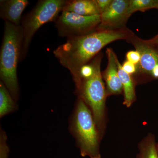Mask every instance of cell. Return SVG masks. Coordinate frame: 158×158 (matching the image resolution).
<instances>
[{"instance_id":"6da1fadb","label":"cell","mask_w":158,"mask_h":158,"mask_svg":"<svg viewBox=\"0 0 158 158\" xmlns=\"http://www.w3.org/2000/svg\"><path fill=\"white\" fill-rule=\"evenodd\" d=\"M135 34L126 27L97 29L89 34L67 38L53 54L60 64L70 71L75 83L82 66L90 62L106 45L120 40L128 41Z\"/></svg>"},{"instance_id":"7a4b0ae2","label":"cell","mask_w":158,"mask_h":158,"mask_svg":"<svg viewBox=\"0 0 158 158\" xmlns=\"http://www.w3.org/2000/svg\"><path fill=\"white\" fill-rule=\"evenodd\" d=\"M23 42L21 26L5 22L0 52V78L16 102L19 96L17 66L21 56Z\"/></svg>"},{"instance_id":"3957f363","label":"cell","mask_w":158,"mask_h":158,"mask_svg":"<svg viewBox=\"0 0 158 158\" xmlns=\"http://www.w3.org/2000/svg\"><path fill=\"white\" fill-rule=\"evenodd\" d=\"M69 130L75 139L82 157L101 158L98 129L90 109L79 98L69 119Z\"/></svg>"},{"instance_id":"277c9868","label":"cell","mask_w":158,"mask_h":158,"mask_svg":"<svg viewBox=\"0 0 158 158\" xmlns=\"http://www.w3.org/2000/svg\"><path fill=\"white\" fill-rule=\"evenodd\" d=\"M102 54L100 53L92 60L94 71L92 75L81 79L75 85L76 93L85 102L91 111L98 131H101L104 119L107 93L101 71Z\"/></svg>"},{"instance_id":"5b68a950","label":"cell","mask_w":158,"mask_h":158,"mask_svg":"<svg viewBox=\"0 0 158 158\" xmlns=\"http://www.w3.org/2000/svg\"><path fill=\"white\" fill-rule=\"evenodd\" d=\"M66 1H39L23 21V42L21 59L27 56L32 38L38 29L46 23L56 21Z\"/></svg>"},{"instance_id":"8992f818","label":"cell","mask_w":158,"mask_h":158,"mask_svg":"<svg viewBox=\"0 0 158 158\" xmlns=\"http://www.w3.org/2000/svg\"><path fill=\"white\" fill-rule=\"evenodd\" d=\"M100 22V15L83 16L64 11L55 21L59 36L67 38L82 36L96 31Z\"/></svg>"},{"instance_id":"52a82bcc","label":"cell","mask_w":158,"mask_h":158,"mask_svg":"<svg viewBox=\"0 0 158 158\" xmlns=\"http://www.w3.org/2000/svg\"><path fill=\"white\" fill-rule=\"evenodd\" d=\"M135 47L141 56L137 65V73L149 76L153 79H158V49L156 47L148 43L134 35L129 40Z\"/></svg>"},{"instance_id":"ba28073f","label":"cell","mask_w":158,"mask_h":158,"mask_svg":"<svg viewBox=\"0 0 158 158\" xmlns=\"http://www.w3.org/2000/svg\"><path fill=\"white\" fill-rule=\"evenodd\" d=\"M128 0H113L106 10L100 14L101 22L98 29L124 27L129 18L127 11Z\"/></svg>"},{"instance_id":"9c48e42d","label":"cell","mask_w":158,"mask_h":158,"mask_svg":"<svg viewBox=\"0 0 158 158\" xmlns=\"http://www.w3.org/2000/svg\"><path fill=\"white\" fill-rule=\"evenodd\" d=\"M106 53L107 56V65L102 75L106 82L107 91L109 94H119L123 90V88L118 76L116 62L117 57L111 48L107 49Z\"/></svg>"},{"instance_id":"30bf717a","label":"cell","mask_w":158,"mask_h":158,"mask_svg":"<svg viewBox=\"0 0 158 158\" xmlns=\"http://www.w3.org/2000/svg\"><path fill=\"white\" fill-rule=\"evenodd\" d=\"M29 4L27 0L1 1L0 16L5 22L19 26L23 12Z\"/></svg>"},{"instance_id":"8fae6325","label":"cell","mask_w":158,"mask_h":158,"mask_svg":"<svg viewBox=\"0 0 158 158\" xmlns=\"http://www.w3.org/2000/svg\"><path fill=\"white\" fill-rule=\"evenodd\" d=\"M63 11L86 16L100 15L95 0L66 1Z\"/></svg>"},{"instance_id":"7c38bea8","label":"cell","mask_w":158,"mask_h":158,"mask_svg":"<svg viewBox=\"0 0 158 158\" xmlns=\"http://www.w3.org/2000/svg\"><path fill=\"white\" fill-rule=\"evenodd\" d=\"M118 74L121 81L124 91V104L127 106L129 107L135 99V85L131 75L126 72L122 68V65L118 61V58L116 60Z\"/></svg>"},{"instance_id":"4fadbf2b","label":"cell","mask_w":158,"mask_h":158,"mask_svg":"<svg viewBox=\"0 0 158 158\" xmlns=\"http://www.w3.org/2000/svg\"><path fill=\"white\" fill-rule=\"evenodd\" d=\"M18 106L3 82H0V118L17 111Z\"/></svg>"},{"instance_id":"5bb4252c","label":"cell","mask_w":158,"mask_h":158,"mask_svg":"<svg viewBox=\"0 0 158 158\" xmlns=\"http://www.w3.org/2000/svg\"><path fill=\"white\" fill-rule=\"evenodd\" d=\"M156 0H129L127 15L130 17L135 11L156 9Z\"/></svg>"},{"instance_id":"9a60e30c","label":"cell","mask_w":158,"mask_h":158,"mask_svg":"<svg viewBox=\"0 0 158 158\" xmlns=\"http://www.w3.org/2000/svg\"><path fill=\"white\" fill-rule=\"evenodd\" d=\"M137 158H158V152L153 137L151 136L141 145Z\"/></svg>"},{"instance_id":"2e32d148","label":"cell","mask_w":158,"mask_h":158,"mask_svg":"<svg viewBox=\"0 0 158 158\" xmlns=\"http://www.w3.org/2000/svg\"><path fill=\"white\" fill-rule=\"evenodd\" d=\"M7 136L6 132L1 128L0 129V158H9V146L7 143Z\"/></svg>"},{"instance_id":"e0dca14e","label":"cell","mask_w":158,"mask_h":158,"mask_svg":"<svg viewBox=\"0 0 158 158\" xmlns=\"http://www.w3.org/2000/svg\"><path fill=\"white\" fill-rule=\"evenodd\" d=\"M126 57L127 60L132 62L137 66L139 64L141 59L140 54L137 50L129 51L126 54Z\"/></svg>"},{"instance_id":"ac0fdd59","label":"cell","mask_w":158,"mask_h":158,"mask_svg":"<svg viewBox=\"0 0 158 158\" xmlns=\"http://www.w3.org/2000/svg\"><path fill=\"white\" fill-rule=\"evenodd\" d=\"M122 66L123 70L131 75L136 74L137 73V65L127 60L124 61Z\"/></svg>"},{"instance_id":"d6986e66","label":"cell","mask_w":158,"mask_h":158,"mask_svg":"<svg viewBox=\"0 0 158 158\" xmlns=\"http://www.w3.org/2000/svg\"><path fill=\"white\" fill-rule=\"evenodd\" d=\"M100 14H101L109 8L113 0H95Z\"/></svg>"},{"instance_id":"ffe728a7","label":"cell","mask_w":158,"mask_h":158,"mask_svg":"<svg viewBox=\"0 0 158 158\" xmlns=\"http://www.w3.org/2000/svg\"><path fill=\"white\" fill-rule=\"evenodd\" d=\"M145 41L150 44L155 46H158V34L154 37L149 40H145Z\"/></svg>"},{"instance_id":"44dd1931","label":"cell","mask_w":158,"mask_h":158,"mask_svg":"<svg viewBox=\"0 0 158 158\" xmlns=\"http://www.w3.org/2000/svg\"><path fill=\"white\" fill-rule=\"evenodd\" d=\"M156 9H158V0H156Z\"/></svg>"},{"instance_id":"7402d4cb","label":"cell","mask_w":158,"mask_h":158,"mask_svg":"<svg viewBox=\"0 0 158 158\" xmlns=\"http://www.w3.org/2000/svg\"><path fill=\"white\" fill-rule=\"evenodd\" d=\"M156 147H157V151H158V144L157 146H156Z\"/></svg>"},{"instance_id":"603a6c76","label":"cell","mask_w":158,"mask_h":158,"mask_svg":"<svg viewBox=\"0 0 158 158\" xmlns=\"http://www.w3.org/2000/svg\"><path fill=\"white\" fill-rule=\"evenodd\" d=\"M156 47L158 49V46H156Z\"/></svg>"}]
</instances>
